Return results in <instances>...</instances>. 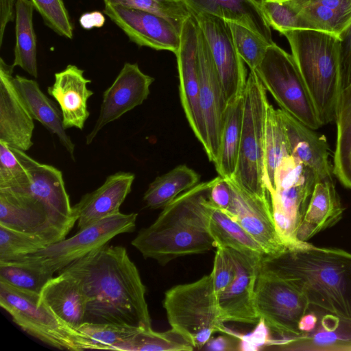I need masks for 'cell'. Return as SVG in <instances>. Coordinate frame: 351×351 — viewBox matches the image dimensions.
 Listing matches in <instances>:
<instances>
[{"mask_svg": "<svg viewBox=\"0 0 351 351\" xmlns=\"http://www.w3.org/2000/svg\"><path fill=\"white\" fill-rule=\"evenodd\" d=\"M62 271L82 284L87 300L84 322L152 328L145 286L124 247L106 244Z\"/></svg>", "mask_w": 351, "mask_h": 351, "instance_id": "1", "label": "cell"}, {"mask_svg": "<svg viewBox=\"0 0 351 351\" xmlns=\"http://www.w3.org/2000/svg\"><path fill=\"white\" fill-rule=\"evenodd\" d=\"M261 265L294 283L311 306L351 322V253L308 243L264 254Z\"/></svg>", "mask_w": 351, "mask_h": 351, "instance_id": "2", "label": "cell"}, {"mask_svg": "<svg viewBox=\"0 0 351 351\" xmlns=\"http://www.w3.org/2000/svg\"><path fill=\"white\" fill-rule=\"evenodd\" d=\"M215 182L198 183L162 208L150 226L142 228L131 244L145 258L165 265L184 256L215 247L210 234L208 201Z\"/></svg>", "mask_w": 351, "mask_h": 351, "instance_id": "3", "label": "cell"}, {"mask_svg": "<svg viewBox=\"0 0 351 351\" xmlns=\"http://www.w3.org/2000/svg\"><path fill=\"white\" fill-rule=\"evenodd\" d=\"M282 34L289 42L321 123L332 122L341 93V39L311 29L288 30Z\"/></svg>", "mask_w": 351, "mask_h": 351, "instance_id": "4", "label": "cell"}, {"mask_svg": "<svg viewBox=\"0 0 351 351\" xmlns=\"http://www.w3.org/2000/svg\"><path fill=\"white\" fill-rule=\"evenodd\" d=\"M163 307L171 328L194 349L204 348L214 333L228 335L230 331L220 317L211 273L196 281L168 289Z\"/></svg>", "mask_w": 351, "mask_h": 351, "instance_id": "5", "label": "cell"}, {"mask_svg": "<svg viewBox=\"0 0 351 351\" xmlns=\"http://www.w3.org/2000/svg\"><path fill=\"white\" fill-rule=\"evenodd\" d=\"M266 89L255 71H250L243 93L244 112L239 157L231 179L252 194L269 195L265 184ZM270 196V195H269Z\"/></svg>", "mask_w": 351, "mask_h": 351, "instance_id": "6", "label": "cell"}, {"mask_svg": "<svg viewBox=\"0 0 351 351\" xmlns=\"http://www.w3.org/2000/svg\"><path fill=\"white\" fill-rule=\"evenodd\" d=\"M0 306L23 330L50 346L71 351L90 350L86 337L60 320L40 300V294L0 280Z\"/></svg>", "mask_w": 351, "mask_h": 351, "instance_id": "7", "label": "cell"}, {"mask_svg": "<svg viewBox=\"0 0 351 351\" xmlns=\"http://www.w3.org/2000/svg\"><path fill=\"white\" fill-rule=\"evenodd\" d=\"M315 182L313 171L291 155L283 158L276 168L270 201L276 231L288 248L308 243L299 241L296 232Z\"/></svg>", "mask_w": 351, "mask_h": 351, "instance_id": "8", "label": "cell"}, {"mask_svg": "<svg viewBox=\"0 0 351 351\" xmlns=\"http://www.w3.org/2000/svg\"><path fill=\"white\" fill-rule=\"evenodd\" d=\"M255 71L280 109L313 130L323 126L292 55L274 43Z\"/></svg>", "mask_w": 351, "mask_h": 351, "instance_id": "9", "label": "cell"}, {"mask_svg": "<svg viewBox=\"0 0 351 351\" xmlns=\"http://www.w3.org/2000/svg\"><path fill=\"white\" fill-rule=\"evenodd\" d=\"M137 217L136 213L125 214L120 212L20 260L24 259L53 275L92 251L108 244L116 236L133 232Z\"/></svg>", "mask_w": 351, "mask_h": 351, "instance_id": "10", "label": "cell"}, {"mask_svg": "<svg viewBox=\"0 0 351 351\" xmlns=\"http://www.w3.org/2000/svg\"><path fill=\"white\" fill-rule=\"evenodd\" d=\"M254 305L269 330L281 337H300L298 323L311 306L292 282L260 265L254 289Z\"/></svg>", "mask_w": 351, "mask_h": 351, "instance_id": "11", "label": "cell"}, {"mask_svg": "<svg viewBox=\"0 0 351 351\" xmlns=\"http://www.w3.org/2000/svg\"><path fill=\"white\" fill-rule=\"evenodd\" d=\"M218 73L228 106L243 97L247 82L244 62L234 45L228 21L206 13H193Z\"/></svg>", "mask_w": 351, "mask_h": 351, "instance_id": "12", "label": "cell"}, {"mask_svg": "<svg viewBox=\"0 0 351 351\" xmlns=\"http://www.w3.org/2000/svg\"><path fill=\"white\" fill-rule=\"evenodd\" d=\"M199 27L193 14L182 25L180 45L175 55L177 59L181 104L191 128L205 151L207 141L199 104Z\"/></svg>", "mask_w": 351, "mask_h": 351, "instance_id": "13", "label": "cell"}, {"mask_svg": "<svg viewBox=\"0 0 351 351\" xmlns=\"http://www.w3.org/2000/svg\"><path fill=\"white\" fill-rule=\"evenodd\" d=\"M236 269L234 279L217 297L221 321L256 324L259 317L254 305V289L264 254L227 248Z\"/></svg>", "mask_w": 351, "mask_h": 351, "instance_id": "14", "label": "cell"}, {"mask_svg": "<svg viewBox=\"0 0 351 351\" xmlns=\"http://www.w3.org/2000/svg\"><path fill=\"white\" fill-rule=\"evenodd\" d=\"M199 104L205 129L208 160L217 159L228 104L210 49L199 28Z\"/></svg>", "mask_w": 351, "mask_h": 351, "instance_id": "15", "label": "cell"}, {"mask_svg": "<svg viewBox=\"0 0 351 351\" xmlns=\"http://www.w3.org/2000/svg\"><path fill=\"white\" fill-rule=\"evenodd\" d=\"M0 225L38 237L48 245L67 236L45 205L25 191L0 189Z\"/></svg>", "mask_w": 351, "mask_h": 351, "instance_id": "16", "label": "cell"}, {"mask_svg": "<svg viewBox=\"0 0 351 351\" xmlns=\"http://www.w3.org/2000/svg\"><path fill=\"white\" fill-rule=\"evenodd\" d=\"M11 149L29 176L30 183L24 191L45 205L53 221L67 235L77 222V217L62 171L52 165L38 162L24 151Z\"/></svg>", "mask_w": 351, "mask_h": 351, "instance_id": "17", "label": "cell"}, {"mask_svg": "<svg viewBox=\"0 0 351 351\" xmlns=\"http://www.w3.org/2000/svg\"><path fill=\"white\" fill-rule=\"evenodd\" d=\"M104 13L138 46L177 53L181 30L166 18L138 9L110 4H105Z\"/></svg>", "mask_w": 351, "mask_h": 351, "instance_id": "18", "label": "cell"}, {"mask_svg": "<svg viewBox=\"0 0 351 351\" xmlns=\"http://www.w3.org/2000/svg\"><path fill=\"white\" fill-rule=\"evenodd\" d=\"M230 182L232 199L225 212L256 241L265 254L276 255L289 249L276 231L269 195L252 194Z\"/></svg>", "mask_w": 351, "mask_h": 351, "instance_id": "19", "label": "cell"}, {"mask_svg": "<svg viewBox=\"0 0 351 351\" xmlns=\"http://www.w3.org/2000/svg\"><path fill=\"white\" fill-rule=\"evenodd\" d=\"M154 78L145 74L137 63L125 62L112 84L104 92L99 117L86 136L89 145L100 130L141 105L149 95Z\"/></svg>", "mask_w": 351, "mask_h": 351, "instance_id": "20", "label": "cell"}, {"mask_svg": "<svg viewBox=\"0 0 351 351\" xmlns=\"http://www.w3.org/2000/svg\"><path fill=\"white\" fill-rule=\"evenodd\" d=\"M14 66L0 59V141L11 148L28 151L34 130L30 114L14 82Z\"/></svg>", "mask_w": 351, "mask_h": 351, "instance_id": "21", "label": "cell"}, {"mask_svg": "<svg viewBox=\"0 0 351 351\" xmlns=\"http://www.w3.org/2000/svg\"><path fill=\"white\" fill-rule=\"evenodd\" d=\"M84 71L69 64L54 74V82L47 93L58 102L66 130L75 128L82 130L90 116L88 100L94 93L88 88L91 80L84 75Z\"/></svg>", "mask_w": 351, "mask_h": 351, "instance_id": "22", "label": "cell"}, {"mask_svg": "<svg viewBox=\"0 0 351 351\" xmlns=\"http://www.w3.org/2000/svg\"><path fill=\"white\" fill-rule=\"evenodd\" d=\"M135 176L119 171L108 176L96 190L84 195L73 206L78 229L120 213L119 208L131 192Z\"/></svg>", "mask_w": 351, "mask_h": 351, "instance_id": "23", "label": "cell"}, {"mask_svg": "<svg viewBox=\"0 0 351 351\" xmlns=\"http://www.w3.org/2000/svg\"><path fill=\"white\" fill-rule=\"evenodd\" d=\"M290 155L313 172L316 182L332 178V165L326 137L280 109Z\"/></svg>", "mask_w": 351, "mask_h": 351, "instance_id": "24", "label": "cell"}, {"mask_svg": "<svg viewBox=\"0 0 351 351\" xmlns=\"http://www.w3.org/2000/svg\"><path fill=\"white\" fill-rule=\"evenodd\" d=\"M44 286L40 300L62 322L78 330L84 322L87 300L80 280L61 271Z\"/></svg>", "mask_w": 351, "mask_h": 351, "instance_id": "25", "label": "cell"}, {"mask_svg": "<svg viewBox=\"0 0 351 351\" xmlns=\"http://www.w3.org/2000/svg\"><path fill=\"white\" fill-rule=\"evenodd\" d=\"M344 210L333 178L315 182L296 232L297 239L307 241L321 231L334 226L341 219Z\"/></svg>", "mask_w": 351, "mask_h": 351, "instance_id": "26", "label": "cell"}, {"mask_svg": "<svg viewBox=\"0 0 351 351\" xmlns=\"http://www.w3.org/2000/svg\"><path fill=\"white\" fill-rule=\"evenodd\" d=\"M192 13H206L228 22L241 24L263 38L274 42L271 30L260 6L251 0H184Z\"/></svg>", "mask_w": 351, "mask_h": 351, "instance_id": "27", "label": "cell"}, {"mask_svg": "<svg viewBox=\"0 0 351 351\" xmlns=\"http://www.w3.org/2000/svg\"><path fill=\"white\" fill-rule=\"evenodd\" d=\"M14 82L32 118L57 136L74 160L75 144L66 132L60 109L41 90L36 80L16 75Z\"/></svg>", "mask_w": 351, "mask_h": 351, "instance_id": "28", "label": "cell"}, {"mask_svg": "<svg viewBox=\"0 0 351 351\" xmlns=\"http://www.w3.org/2000/svg\"><path fill=\"white\" fill-rule=\"evenodd\" d=\"M282 350H351V322L326 313L309 332L293 337Z\"/></svg>", "mask_w": 351, "mask_h": 351, "instance_id": "29", "label": "cell"}, {"mask_svg": "<svg viewBox=\"0 0 351 351\" xmlns=\"http://www.w3.org/2000/svg\"><path fill=\"white\" fill-rule=\"evenodd\" d=\"M34 5L30 0L15 5V46L12 66H19L35 78L38 76L36 36L33 24Z\"/></svg>", "mask_w": 351, "mask_h": 351, "instance_id": "30", "label": "cell"}, {"mask_svg": "<svg viewBox=\"0 0 351 351\" xmlns=\"http://www.w3.org/2000/svg\"><path fill=\"white\" fill-rule=\"evenodd\" d=\"M243 112V95L228 106L219 154L214 163L219 176L230 180L232 178L237 169Z\"/></svg>", "mask_w": 351, "mask_h": 351, "instance_id": "31", "label": "cell"}, {"mask_svg": "<svg viewBox=\"0 0 351 351\" xmlns=\"http://www.w3.org/2000/svg\"><path fill=\"white\" fill-rule=\"evenodd\" d=\"M335 121L333 173L343 186L351 189V83L340 95Z\"/></svg>", "mask_w": 351, "mask_h": 351, "instance_id": "32", "label": "cell"}, {"mask_svg": "<svg viewBox=\"0 0 351 351\" xmlns=\"http://www.w3.org/2000/svg\"><path fill=\"white\" fill-rule=\"evenodd\" d=\"M199 175L185 165L158 176L144 193L143 202L151 209L163 208L179 195L199 183Z\"/></svg>", "mask_w": 351, "mask_h": 351, "instance_id": "33", "label": "cell"}, {"mask_svg": "<svg viewBox=\"0 0 351 351\" xmlns=\"http://www.w3.org/2000/svg\"><path fill=\"white\" fill-rule=\"evenodd\" d=\"M208 229L216 247L265 254L256 241L225 211L215 206L210 199L208 201Z\"/></svg>", "mask_w": 351, "mask_h": 351, "instance_id": "34", "label": "cell"}, {"mask_svg": "<svg viewBox=\"0 0 351 351\" xmlns=\"http://www.w3.org/2000/svg\"><path fill=\"white\" fill-rule=\"evenodd\" d=\"M298 13L304 29L319 31L341 39L351 26V10L328 8L301 0H285Z\"/></svg>", "mask_w": 351, "mask_h": 351, "instance_id": "35", "label": "cell"}, {"mask_svg": "<svg viewBox=\"0 0 351 351\" xmlns=\"http://www.w3.org/2000/svg\"><path fill=\"white\" fill-rule=\"evenodd\" d=\"M290 156L288 141L280 109L269 103L267 108L265 136V184L267 191H274L276 168L283 158Z\"/></svg>", "mask_w": 351, "mask_h": 351, "instance_id": "36", "label": "cell"}, {"mask_svg": "<svg viewBox=\"0 0 351 351\" xmlns=\"http://www.w3.org/2000/svg\"><path fill=\"white\" fill-rule=\"evenodd\" d=\"M194 348L179 332L171 328L165 332L141 329L113 350L120 351H191Z\"/></svg>", "mask_w": 351, "mask_h": 351, "instance_id": "37", "label": "cell"}, {"mask_svg": "<svg viewBox=\"0 0 351 351\" xmlns=\"http://www.w3.org/2000/svg\"><path fill=\"white\" fill-rule=\"evenodd\" d=\"M53 277V274L24 259L0 261V280L25 291L40 294Z\"/></svg>", "mask_w": 351, "mask_h": 351, "instance_id": "38", "label": "cell"}, {"mask_svg": "<svg viewBox=\"0 0 351 351\" xmlns=\"http://www.w3.org/2000/svg\"><path fill=\"white\" fill-rule=\"evenodd\" d=\"M104 4L121 5L153 13L171 21L180 30L193 15L184 0H103Z\"/></svg>", "mask_w": 351, "mask_h": 351, "instance_id": "39", "label": "cell"}, {"mask_svg": "<svg viewBox=\"0 0 351 351\" xmlns=\"http://www.w3.org/2000/svg\"><path fill=\"white\" fill-rule=\"evenodd\" d=\"M140 328L114 324L84 322L78 330L86 337L90 350H110L137 332Z\"/></svg>", "mask_w": 351, "mask_h": 351, "instance_id": "40", "label": "cell"}, {"mask_svg": "<svg viewBox=\"0 0 351 351\" xmlns=\"http://www.w3.org/2000/svg\"><path fill=\"white\" fill-rule=\"evenodd\" d=\"M47 246L38 237L0 225V261H18Z\"/></svg>", "mask_w": 351, "mask_h": 351, "instance_id": "41", "label": "cell"}, {"mask_svg": "<svg viewBox=\"0 0 351 351\" xmlns=\"http://www.w3.org/2000/svg\"><path fill=\"white\" fill-rule=\"evenodd\" d=\"M228 23L240 57L250 71H255L271 44L247 27L237 23Z\"/></svg>", "mask_w": 351, "mask_h": 351, "instance_id": "42", "label": "cell"}, {"mask_svg": "<svg viewBox=\"0 0 351 351\" xmlns=\"http://www.w3.org/2000/svg\"><path fill=\"white\" fill-rule=\"evenodd\" d=\"M30 179L10 147L0 141V189L26 190Z\"/></svg>", "mask_w": 351, "mask_h": 351, "instance_id": "43", "label": "cell"}, {"mask_svg": "<svg viewBox=\"0 0 351 351\" xmlns=\"http://www.w3.org/2000/svg\"><path fill=\"white\" fill-rule=\"evenodd\" d=\"M45 24L59 36L73 37V27L63 0H30Z\"/></svg>", "mask_w": 351, "mask_h": 351, "instance_id": "44", "label": "cell"}, {"mask_svg": "<svg viewBox=\"0 0 351 351\" xmlns=\"http://www.w3.org/2000/svg\"><path fill=\"white\" fill-rule=\"evenodd\" d=\"M261 8L270 27L280 34L293 29H304L295 10L285 0H265Z\"/></svg>", "mask_w": 351, "mask_h": 351, "instance_id": "45", "label": "cell"}, {"mask_svg": "<svg viewBox=\"0 0 351 351\" xmlns=\"http://www.w3.org/2000/svg\"><path fill=\"white\" fill-rule=\"evenodd\" d=\"M213 276L214 291L217 296L227 289L234 279L236 269L227 248L217 247L215 255Z\"/></svg>", "mask_w": 351, "mask_h": 351, "instance_id": "46", "label": "cell"}, {"mask_svg": "<svg viewBox=\"0 0 351 351\" xmlns=\"http://www.w3.org/2000/svg\"><path fill=\"white\" fill-rule=\"evenodd\" d=\"M269 331L264 319L260 318L251 332L243 335L235 332L234 337L240 339L239 350L257 351L268 346L271 340Z\"/></svg>", "mask_w": 351, "mask_h": 351, "instance_id": "47", "label": "cell"}, {"mask_svg": "<svg viewBox=\"0 0 351 351\" xmlns=\"http://www.w3.org/2000/svg\"><path fill=\"white\" fill-rule=\"evenodd\" d=\"M213 204L226 211L230 207L232 199V189L229 179L220 176L215 178L210 194Z\"/></svg>", "mask_w": 351, "mask_h": 351, "instance_id": "48", "label": "cell"}, {"mask_svg": "<svg viewBox=\"0 0 351 351\" xmlns=\"http://www.w3.org/2000/svg\"><path fill=\"white\" fill-rule=\"evenodd\" d=\"M340 83L341 91L351 83V26L341 41Z\"/></svg>", "mask_w": 351, "mask_h": 351, "instance_id": "49", "label": "cell"}, {"mask_svg": "<svg viewBox=\"0 0 351 351\" xmlns=\"http://www.w3.org/2000/svg\"><path fill=\"white\" fill-rule=\"evenodd\" d=\"M240 339L229 335L210 338L204 346L210 351L239 350Z\"/></svg>", "mask_w": 351, "mask_h": 351, "instance_id": "50", "label": "cell"}, {"mask_svg": "<svg viewBox=\"0 0 351 351\" xmlns=\"http://www.w3.org/2000/svg\"><path fill=\"white\" fill-rule=\"evenodd\" d=\"M14 0H0V46L8 23L14 20Z\"/></svg>", "mask_w": 351, "mask_h": 351, "instance_id": "51", "label": "cell"}, {"mask_svg": "<svg viewBox=\"0 0 351 351\" xmlns=\"http://www.w3.org/2000/svg\"><path fill=\"white\" fill-rule=\"evenodd\" d=\"M105 16L99 11H93L83 14L80 18V24L85 29L99 28L105 23Z\"/></svg>", "mask_w": 351, "mask_h": 351, "instance_id": "52", "label": "cell"}, {"mask_svg": "<svg viewBox=\"0 0 351 351\" xmlns=\"http://www.w3.org/2000/svg\"><path fill=\"white\" fill-rule=\"evenodd\" d=\"M318 317L314 313L304 314L300 319L298 328L302 332L313 331L317 325Z\"/></svg>", "mask_w": 351, "mask_h": 351, "instance_id": "53", "label": "cell"}, {"mask_svg": "<svg viewBox=\"0 0 351 351\" xmlns=\"http://www.w3.org/2000/svg\"><path fill=\"white\" fill-rule=\"evenodd\" d=\"M251 1H253L254 3H256V5H258L260 7L265 1V0H251Z\"/></svg>", "mask_w": 351, "mask_h": 351, "instance_id": "54", "label": "cell"}]
</instances>
